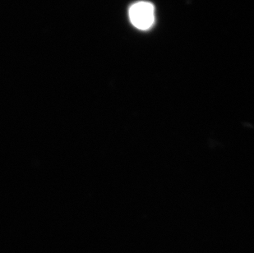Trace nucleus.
Masks as SVG:
<instances>
[{
  "mask_svg": "<svg viewBox=\"0 0 254 253\" xmlns=\"http://www.w3.org/2000/svg\"><path fill=\"white\" fill-rule=\"evenodd\" d=\"M130 22L140 31H147L153 26L156 20L155 7L151 2L139 1L131 5L128 10Z\"/></svg>",
  "mask_w": 254,
  "mask_h": 253,
  "instance_id": "1",
  "label": "nucleus"
}]
</instances>
